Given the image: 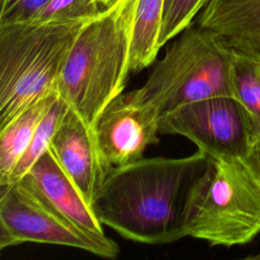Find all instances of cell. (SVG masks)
Listing matches in <instances>:
<instances>
[{"label": "cell", "instance_id": "cell-19", "mask_svg": "<svg viewBox=\"0 0 260 260\" xmlns=\"http://www.w3.org/2000/svg\"><path fill=\"white\" fill-rule=\"evenodd\" d=\"M242 159L260 183V140L253 142L250 151Z\"/></svg>", "mask_w": 260, "mask_h": 260}, {"label": "cell", "instance_id": "cell-7", "mask_svg": "<svg viewBox=\"0 0 260 260\" xmlns=\"http://www.w3.org/2000/svg\"><path fill=\"white\" fill-rule=\"evenodd\" d=\"M158 132L185 136L207 155L243 158L254 142L247 115L234 96L187 104L159 119Z\"/></svg>", "mask_w": 260, "mask_h": 260}, {"label": "cell", "instance_id": "cell-18", "mask_svg": "<svg viewBox=\"0 0 260 260\" xmlns=\"http://www.w3.org/2000/svg\"><path fill=\"white\" fill-rule=\"evenodd\" d=\"M50 0H1L0 25L29 22Z\"/></svg>", "mask_w": 260, "mask_h": 260}, {"label": "cell", "instance_id": "cell-14", "mask_svg": "<svg viewBox=\"0 0 260 260\" xmlns=\"http://www.w3.org/2000/svg\"><path fill=\"white\" fill-rule=\"evenodd\" d=\"M234 98L243 107L254 141L260 140V55L235 50Z\"/></svg>", "mask_w": 260, "mask_h": 260}, {"label": "cell", "instance_id": "cell-8", "mask_svg": "<svg viewBox=\"0 0 260 260\" xmlns=\"http://www.w3.org/2000/svg\"><path fill=\"white\" fill-rule=\"evenodd\" d=\"M159 114L121 93L99 115L92 131L101 156L110 171L143 158L149 145L157 144Z\"/></svg>", "mask_w": 260, "mask_h": 260}, {"label": "cell", "instance_id": "cell-17", "mask_svg": "<svg viewBox=\"0 0 260 260\" xmlns=\"http://www.w3.org/2000/svg\"><path fill=\"white\" fill-rule=\"evenodd\" d=\"M103 10L98 0H50L29 22L87 21Z\"/></svg>", "mask_w": 260, "mask_h": 260}, {"label": "cell", "instance_id": "cell-6", "mask_svg": "<svg viewBox=\"0 0 260 260\" xmlns=\"http://www.w3.org/2000/svg\"><path fill=\"white\" fill-rule=\"evenodd\" d=\"M22 243L67 246L107 259H115L120 252L112 239L79 228L18 181L0 186V249Z\"/></svg>", "mask_w": 260, "mask_h": 260}, {"label": "cell", "instance_id": "cell-15", "mask_svg": "<svg viewBox=\"0 0 260 260\" xmlns=\"http://www.w3.org/2000/svg\"><path fill=\"white\" fill-rule=\"evenodd\" d=\"M69 109L67 103L58 95L39 124L28 147L15 166L5 185L20 181L36 161L49 149L51 140Z\"/></svg>", "mask_w": 260, "mask_h": 260}, {"label": "cell", "instance_id": "cell-2", "mask_svg": "<svg viewBox=\"0 0 260 260\" xmlns=\"http://www.w3.org/2000/svg\"><path fill=\"white\" fill-rule=\"evenodd\" d=\"M133 18L119 6L104 9L81 26L66 58L56 92L90 128L125 88Z\"/></svg>", "mask_w": 260, "mask_h": 260}, {"label": "cell", "instance_id": "cell-13", "mask_svg": "<svg viewBox=\"0 0 260 260\" xmlns=\"http://www.w3.org/2000/svg\"><path fill=\"white\" fill-rule=\"evenodd\" d=\"M164 0H138L134 13L130 42V72H140L150 66L160 49Z\"/></svg>", "mask_w": 260, "mask_h": 260}, {"label": "cell", "instance_id": "cell-12", "mask_svg": "<svg viewBox=\"0 0 260 260\" xmlns=\"http://www.w3.org/2000/svg\"><path fill=\"white\" fill-rule=\"evenodd\" d=\"M57 96L58 93L55 92L42 99L0 129V185L6 184Z\"/></svg>", "mask_w": 260, "mask_h": 260}, {"label": "cell", "instance_id": "cell-16", "mask_svg": "<svg viewBox=\"0 0 260 260\" xmlns=\"http://www.w3.org/2000/svg\"><path fill=\"white\" fill-rule=\"evenodd\" d=\"M208 1L209 0H164L159 36L160 48L188 27Z\"/></svg>", "mask_w": 260, "mask_h": 260}, {"label": "cell", "instance_id": "cell-1", "mask_svg": "<svg viewBox=\"0 0 260 260\" xmlns=\"http://www.w3.org/2000/svg\"><path fill=\"white\" fill-rule=\"evenodd\" d=\"M207 154L141 158L114 169L92 204L103 224L127 240L149 245L174 243L186 235L192 190Z\"/></svg>", "mask_w": 260, "mask_h": 260}, {"label": "cell", "instance_id": "cell-11", "mask_svg": "<svg viewBox=\"0 0 260 260\" xmlns=\"http://www.w3.org/2000/svg\"><path fill=\"white\" fill-rule=\"evenodd\" d=\"M197 24L237 51L260 55V0H209Z\"/></svg>", "mask_w": 260, "mask_h": 260}, {"label": "cell", "instance_id": "cell-9", "mask_svg": "<svg viewBox=\"0 0 260 260\" xmlns=\"http://www.w3.org/2000/svg\"><path fill=\"white\" fill-rule=\"evenodd\" d=\"M49 149L86 202L92 206L112 172L101 156L92 128L69 109L55 132Z\"/></svg>", "mask_w": 260, "mask_h": 260}, {"label": "cell", "instance_id": "cell-5", "mask_svg": "<svg viewBox=\"0 0 260 260\" xmlns=\"http://www.w3.org/2000/svg\"><path fill=\"white\" fill-rule=\"evenodd\" d=\"M260 233V183L242 158L207 156L186 216L187 237L233 247Z\"/></svg>", "mask_w": 260, "mask_h": 260}, {"label": "cell", "instance_id": "cell-10", "mask_svg": "<svg viewBox=\"0 0 260 260\" xmlns=\"http://www.w3.org/2000/svg\"><path fill=\"white\" fill-rule=\"evenodd\" d=\"M39 192L52 206L79 228L106 235L96 216L75 184L48 149L20 180Z\"/></svg>", "mask_w": 260, "mask_h": 260}, {"label": "cell", "instance_id": "cell-3", "mask_svg": "<svg viewBox=\"0 0 260 260\" xmlns=\"http://www.w3.org/2000/svg\"><path fill=\"white\" fill-rule=\"evenodd\" d=\"M145 83L129 93L159 117L197 101L234 96L235 49L215 32L191 23L175 37Z\"/></svg>", "mask_w": 260, "mask_h": 260}, {"label": "cell", "instance_id": "cell-20", "mask_svg": "<svg viewBox=\"0 0 260 260\" xmlns=\"http://www.w3.org/2000/svg\"><path fill=\"white\" fill-rule=\"evenodd\" d=\"M103 9L112 7L114 5H118L128 9H136L138 0H98Z\"/></svg>", "mask_w": 260, "mask_h": 260}, {"label": "cell", "instance_id": "cell-4", "mask_svg": "<svg viewBox=\"0 0 260 260\" xmlns=\"http://www.w3.org/2000/svg\"><path fill=\"white\" fill-rule=\"evenodd\" d=\"M85 22L0 25V129L56 92L68 53Z\"/></svg>", "mask_w": 260, "mask_h": 260}]
</instances>
